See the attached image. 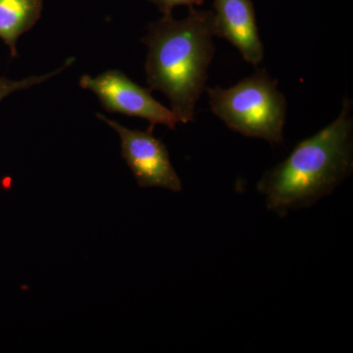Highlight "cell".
<instances>
[{
  "label": "cell",
  "mask_w": 353,
  "mask_h": 353,
  "mask_svg": "<svg viewBox=\"0 0 353 353\" xmlns=\"http://www.w3.org/2000/svg\"><path fill=\"white\" fill-rule=\"evenodd\" d=\"M214 15L190 7L189 16L174 19L171 13L148 26L141 43L148 48L146 82L163 92L179 123L194 122L197 101L206 88L215 54Z\"/></svg>",
  "instance_id": "obj_1"
},
{
  "label": "cell",
  "mask_w": 353,
  "mask_h": 353,
  "mask_svg": "<svg viewBox=\"0 0 353 353\" xmlns=\"http://www.w3.org/2000/svg\"><path fill=\"white\" fill-rule=\"evenodd\" d=\"M353 170L352 101L345 97L336 120L297 143L284 161L257 183L267 208L284 216L332 194Z\"/></svg>",
  "instance_id": "obj_2"
},
{
  "label": "cell",
  "mask_w": 353,
  "mask_h": 353,
  "mask_svg": "<svg viewBox=\"0 0 353 353\" xmlns=\"http://www.w3.org/2000/svg\"><path fill=\"white\" fill-rule=\"evenodd\" d=\"M211 111L229 129L274 145L284 141L287 99L265 69L234 87L206 88Z\"/></svg>",
  "instance_id": "obj_3"
},
{
  "label": "cell",
  "mask_w": 353,
  "mask_h": 353,
  "mask_svg": "<svg viewBox=\"0 0 353 353\" xmlns=\"http://www.w3.org/2000/svg\"><path fill=\"white\" fill-rule=\"evenodd\" d=\"M79 83L94 92L108 112L143 118L150 126L164 125L171 130L179 123L171 109L152 97L150 88L139 87L119 70H108L97 77L83 75Z\"/></svg>",
  "instance_id": "obj_4"
},
{
  "label": "cell",
  "mask_w": 353,
  "mask_h": 353,
  "mask_svg": "<svg viewBox=\"0 0 353 353\" xmlns=\"http://www.w3.org/2000/svg\"><path fill=\"white\" fill-rule=\"evenodd\" d=\"M97 117L119 134L122 157L139 187L182 190V182L172 166L166 145L152 134L154 127L150 126L146 132L130 130L101 114L97 113Z\"/></svg>",
  "instance_id": "obj_5"
},
{
  "label": "cell",
  "mask_w": 353,
  "mask_h": 353,
  "mask_svg": "<svg viewBox=\"0 0 353 353\" xmlns=\"http://www.w3.org/2000/svg\"><path fill=\"white\" fill-rule=\"evenodd\" d=\"M214 34L227 39L248 63L257 66L264 58L252 0H215Z\"/></svg>",
  "instance_id": "obj_6"
},
{
  "label": "cell",
  "mask_w": 353,
  "mask_h": 353,
  "mask_svg": "<svg viewBox=\"0 0 353 353\" xmlns=\"http://www.w3.org/2000/svg\"><path fill=\"white\" fill-rule=\"evenodd\" d=\"M43 0H0V39L18 57L20 37L29 32L41 19Z\"/></svg>",
  "instance_id": "obj_7"
},
{
  "label": "cell",
  "mask_w": 353,
  "mask_h": 353,
  "mask_svg": "<svg viewBox=\"0 0 353 353\" xmlns=\"http://www.w3.org/2000/svg\"><path fill=\"white\" fill-rule=\"evenodd\" d=\"M74 62H75V59L73 57L69 58L68 60H66L63 66L60 67L59 69L41 76H30L20 81H11L6 79L3 83L0 85V101L8 97L9 94L18 92V90H28V88L41 85V83L50 80L51 78L62 73L64 70L73 65Z\"/></svg>",
  "instance_id": "obj_8"
},
{
  "label": "cell",
  "mask_w": 353,
  "mask_h": 353,
  "mask_svg": "<svg viewBox=\"0 0 353 353\" xmlns=\"http://www.w3.org/2000/svg\"><path fill=\"white\" fill-rule=\"evenodd\" d=\"M152 3L157 4L163 14L171 13L172 9L178 6H189L201 4L203 0H148Z\"/></svg>",
  "instance_id": "obj_9"
},
{
  "label": "cell",
  "mask_w": 353,
  "mask_h": 353,
  "mask_svg": "<svg viewBox=\"0 0 353 353\" xmlns=\"http://www.w3.org/2000/svg\"><path fill=\"white\" fill-rule=\"evenodd\" d=\"M6 80L4 78L0 79V85H1L2 83H3V81Z\"/></svg>",
  "instance_id": "obj_10"
}]
</instances>
